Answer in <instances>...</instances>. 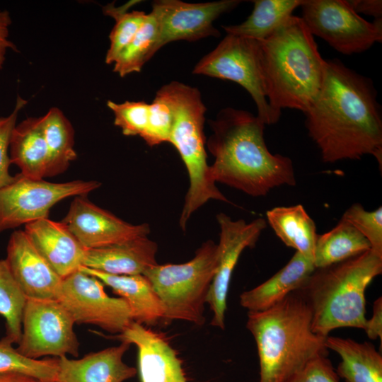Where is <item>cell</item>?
<instances>
[{"label":"cell","instance_id":"8","mask_svg":"<svg viewBox=\"0 0 382 382\" xmlns=\"http://www.w3.org/2000/svg\"><path fill=\"white\" fill-rule=\"evenodd\" d=\"M192 73L238 83L251 96L257 116L265 125L279 121L281 114L271 108L266 96L260 41L227 34L197 63Z\"/></svg>","mask_w":382,"mask_h":382},{"label":"cell","instance_id":"32","mask_svg":"<svg viewBox=\"0 0 382 382\" xmlns=\"http://www.w3.org/2000/svg\"><path fill=\"white\" fill-rule=\"evenodd\" d=\"M16 372L34 377L41 381H55L57 373L56 359H33L25 357L16 348L0 340V373Z\"/></svg>","mask_w":382,"mask_h":382},{"label":"cell","instance_id":"9","mask_svg":"<svg viewBox=\"0 0 382 382\" xmlns=\"http://www.w3.org/2000/svg\"><path fill=\"white\" fill-rule=\"evenodd\" d=\"M301 17L311 33L343 54L369 50L382 41V18L369 22L346 0H304Z\"/></svg>","mask_w":382,"mask_h":382},{"label":"cell","instance_id":"36","mask_svg":"<svg viewBox=\"0 0 382 382\" xmlns=\"http://www.w3.org/2000/svg\"><path fill=\"white\" fill-rule=\"evenodd\" d=\"M26 103L27 100L18 96L11 114L0 117V188L9 184L13 179L9 172L11 164L9 156L10 139L13 129L17 124L18 113Z\"/></svg>","mask_w":382,"mask_h":382},{"label":"cell","instance_id":"3","mask_svg":"<svg viewBox=\"0 0 382 382\" xmlns=\"http://www.w3.org/2000/svg\"><path fill=\"white\" fill-rule=\"evenodd\" d=\"M257 345L258 382H286L310 361L328 356L325 338L312 330L311 308L297 291L264 311H248Z\"/></svg>","mask_w":382,"mask_h":382},{"label":"cell","instance_id":"30","mask_svg":"<svg viewBox=\"0 0 382 382\" xmlns=\"http://www.w3.org/2000/svg\"><path fill=\"white\" fill-rule=\"evenodd\" d=\"M25 301L6 259L0 260V316L6 320V335L2 340L10 344L20 340Z\"/></svg>","mask_w":382,"mask_h":382},{"label":"cell","instance_id":"22","mask_svg":"<svg viewBox=\"0 0 382 382\" xmlns=\"http://www.w3.org/2000/svg\"><path fill=\"white\" fill-rule=\"evenodd\" d=\"M313 261L296 252L286 265L270 279L240 296L241 306L261 311L299 290L315 270Z\"/></svg>","mask_w":382,"mask_h":382},{"label":"cell","instance_id":"37","mask_svg":"<svg viewBox=\"0 0 382 382\" xmlns=\"http://www.w3.org/2000/svg\"><path fill=\"white\" fill-rule=\"evenodd\" d=\"M339 376L327 356L310 361L286 382H340Z\"/></svg>","mask_w":382,"mask_h":382},{"label":"cell","instance_id":"20","mask_svg":"<svg viewBox=\"0 0 382 382\" xmlns=\"http://www.w3.org/2000/svg\"><path fill=\"white\" fill-rule=\"evenodd\" d=\"M157 243L146 237L98 248L88 249L83 266L100 272L123 275L143 274L158 264Z\"/></svg>","mask_w":382,"mask_h":382},{"label":"cell","instance_id":"27","mask_svg":"<svg viewBox=\"0 0 382 382\" xmlns=\"http://www.w3.org/2000/svg\"><path fill=\"white\" fill-rule=\"evenodd\" d=\"M303 1L255 0L253 11L245 21L222 28L228 35L262 41L288 20Z\"/></svg>","mask_w":382,"mask_h":382},{"label":"cell","instance_id":"7","mask_svg":"<svg viewBox=\"0 0 382 382\" xmlns=\"http://www.w3.org/2000/svg\"><path fill=\"white\" fill-rule=\"evenodd\" d=\"M218 246L207 241L192 259L180 264H156L144 273L161 301L164 320L204 323V304L217 268Z\"/></svg>","mask_w":382,"mask_h":382},{"label":"cell","instance_id":"19","mask_svg":"<svg viewBox=\"0 0 382 382\" xmlns=\"http://www.w3.org/2000/svg\"><path fill=\"white\" fill-rule=\"evenodd\" d=\"M131 344L121 341L118 346L90 353L81 359L57 357L56 382H123L134 377L137 369L123 361Z\"/></svg>","mask_w":382,"mask_h":382},{"label":"cell","instance_id":"40","mask_svg":"<svg viewBox=\"0 0 382 382\" xmlns=\"http://www.w3.org/2000/svg\"><path fill=\"white\" fill-rule=\"evenodd\" d=\"M356 13L373 16L380 19L382 16L381 0H349L348 1Z\"/></svg>","mask_w":382,"mask_h":382},{"label":"cell","instance_id":"6","mask_svg":"<svg viewBox=\"0 0 382 382\" xmlns=\"http://www.w3.org/2000/svg\"><path fill=\"white\" fill-rule=\"evenodd\" d=\"M173 112L168 142L178 151L187 169L190 185L185 195L179 224L185 231L192 214L209 199L229 202L209 175L204 134L206 108L200 92L178 81L162 86Z\"/></svg>","mask_w":382,"mask_h":382},{"label":"cell","instance_id":"17","mask_svg":"<svg viewBox=\"0 0 382 382\" xmlns=\"http://www.w3.org/2000/svg\"><path fill=\"white\" fill-rule=\"evenodd\" d=\"M6 260L26 299H57L62 278L40 254L23 230L11 233Z\"/></svg>","mask_w":382,"mask_h":382},{"label":"cell","instance_id":"16","mask_svg":"<svg viewBox=\"0 0 382 382\" xmlns=\"http://www.w3.org/2000/svg\"><path fill=\"white\" fill-rule=\"evenodd\" d=\"M115 337L137 347L141 382H193L163 334L133 321Z\"/></svg>","mask_w":382,"mask_h":382},{"label":"cell","instance_id":"10","mask_svg":"<svg viewBox=\"0 0 382 382\" xmlns=\"http://www.w3.org/2000/svg\"><path fill=\"white\" fill-rule=\"evenodd\" d=\"M100 186L96 180L51 183L18 173L0 188V233L49 218L51 208L61 200L87 195Z\"/></svg>","mask_w":382,"mask_h":382},{"label":"cell","instance_id":"42","mask_svg":"<svg viewBox=\"0 0 382 382\" xmlns=\"http://www.w3.org/2000/svg\"><path fill=\"white\" fill-rule=\"evenodd\" d=\"M42 382H44V381H42ZM49 382H56V381H49Z\"/></svg>","mask_w":382,"mask_h":382},{"label":"cell","instance_id":"13","mask_svg":"<svg viewBox=\"0 0 382 382\" xmlns=\"http://www.w3.org/2000/svg\"><path fill=\"white\" fill-rule=\"evenodd\" d=\"M216 220L220 228L218 262L207 303L213 313L211 325L224 330L227 296L233 270L243 251L255 245L267 223L262 218L250 223L243 219L234 221L224 213L218 214Z\"/></svg>","mask_w":382,"mask_h":382},{"label":"cell","instance_id":"21","mask_svg":"<svg viewBox=\"0 0 382 382\" xmlns=\"http://www.w3.org/2000/svg\"><path fill=\"white\" fill-rule=\"evenodd\" d=\"M79 270L110 286L128 304L133 320L154 325L164 320L165 309L149 279L143 274H112L81 265Z\"/></svg>","mask_w":382,"mask_h":382},{"label":"cell","instance_id":"23","mask_svg":"<svg viewBox=\"0 0 382 382\" xmlns=\"http://www.w3.org/2000/svg\"><path fill=\"white\" fill-rule=\"evenodd\" d=\"M9 156L23 175L33 179L46 177L49 156L42 116L16 124L11 136Z\"/></svg>","mask_w":382,"mask_h":382},{"label":"cell","instance_id":"39","mask_svg":"<svg viewBox=\"0 0 382 382\" xmlns=\"http://www.w3.org/2000/svg\"><path fill=\"white\" fill-rule=\"evenodd\" d=\"M371 340L379 338L382 340V299L378 298L373 304V313L369 319H366L364 329Z\"/></svg>","mask_w":382,"mask_h":382},{"label":"cell","instance_id":"33","mask_svg":"<svg viewBox=\"0 0 382 382\" xmlns=\"http://www.w3.org/2000/svg\"><path fill=\"white\" fill-rule=\"evenodd\" d=\"M146 129L141 137L149 146L168 142L173 123V112L168 98L161 87L149 104Z\"/></svg>","mask_w":382,"mask_h":382},{"label":"cell","instance_id":"1","mask_svg":"<svg viewBox=\"0 0 382 382\" xmlns=\"http://www.w3.org/2000/svg\"><path fill=\"white\" fill-rule=\"evenodd\" d=\"M371 79L327 59L321 88L303 112L324 163L372 155L382 167V118Z\"/></svg>","mask_w":382,"mask_h":382},{"label":"cell","instance_id":"29","mask_svg":"<svg viewBox=\"0 0 382 382\" xmlns=\"http://www.w3.org/2000/svg\"><path fill=\"white\" fill-rule=\"evenodd\" d=\"M159 32L158 21L154 11L146 19L132 40L115 61L113 71L121 77L141 71L144 64L156 52Z\"/></svg>","mask_w":382,"mask_h":382},{"label":"cell","instance_id":"28","mask_svg":"<svg viewBox=\"0 0 382 382\" xmlns=\"http://www.w3.org/2000/svg\"><path fill=\"white\" fill-rule=\"evenodd\" d=\"M45 142L48 150L46 177L65 172L77 154L74 150V130L62 111L51 108L42 116Z\"/></svg>","mask_w":382,"mask_h":382},{"label":"cell","instance_id":"18","mask_svg":"<svg viewBox=\"0 0 382 382\" xmlns=\"http://www.w3.org/2000/svg\"><path fill=\"white\" fill-rule=\"evenodd\" d=\"M23 231L40 254L62 279L83 265L88 249L63 222L45 218L25 225Z\"/></svg>","mask_w":382,"mask_h":382},{"label":"cell","instance_id":"26","mask_svg":"<svg viewBox=\"0 0 382 382\" xmlns=\"http://www.w3.org/2000/svg\"><path fill=\"white\" fill-rule=\"evenodd\" d=\"M371 249L368 240L352 224L341 219L332 229L318 235L313 265L316 269L326 267Z\"/></svg>","mask_w":382,"mask_h":382},{"label":"cell","instance_id":"35","mask_svg":"<svg viewBox=\"0 0 382 382\" xmlns=\"http://www.w3.org/2000/svg\"><path fill=\"white\" fill-rule=\"evenodd\" d=\"M149 105L144 101L107 102V106L114 114L115 125L126 136L143 135L148 124Z\"/></svg>","mask_w":382,"mask_h":382},{"label":"cell","instance_id":"41","mask_svg":"<svg viewBox=\"0 0 382 382\" xmlns=\"http://www.w3.org/2000/svg\"><path fill=\"white\" fill-rule=\"evenodd\" d=\"M0 382H42L30 376L16 372H1Z\"/></svg>","mask_w":382,"mask_h":382},{"label":"cell","instance_id":"11","mask_svg":"<svg viewBox=\"0 0 382 382\" xmlns=\"http://www.w3.org/2000/svg\"><path fill=\"white\" fill-rule=\"evenodd\" d=\"M73 318L57 299H26L16 349L25 357L79 355Z\"/></svg>","mask_w":382,"mask_h":382},{"label":"cell","instance_id":"4","mask_svg":"<svg viewBox=\"0 0 382 382\" xmlns=\"http://www.w3.org/2000/svg\"><path fill=\"white\" fill-rule=\"evenodd\" d=\"M265 92L272 109L304 112L319 92L326 60L301 17L292 15L260 41Z\"/></svg>","mask_w":382,"mask_h":382},{"label":"cell","instance_id":"25","mask_svg":"<svg viewBox=\"0 0 382 382\" xmlns=\"http://www.w3.org/2000/svg\"><path fill=\"white\" fill-rule=\"evenodd\" d=\"M266 216L277 236L286 246L313 261L316 226L301 204L274 207L266 212Z\"/></svg>","mask_w":382,"mask_h":382},{"label":"cell","instance_id":"34","mask_svg":"<svg viewBox=\"0 0 382 382\" xmlns=\"http://www.w3.org/2000/svg\"><path fill=\"white\" fill-rule=\"evenodd\" d=\"M342 219L357 228L369 242L371 250L382 257V207L366 211L358 203L343 214Z\"/></svg>","mask_w":382,"mask_h":382},{"label":"cell","instance_id":"2","mask_svg":"<svg viewBox=\"0 0 382 382\" xmlns=\"http://www.w3.org/2000/svg\"><path fill=\"white\" fill-rule=\"evenodd\" d=\"M212 133L206 145L214 156L209 175L253 197L296 184L292 161L273 154L264 139L265 124L251 112L226 108L210 122Z\"/></svg>","mask_w":382,"mask_h":382},{"label":"cell","instance_id":"24","mask_svg":"<svg viewBox=\"0 0 382 382\" xmlns=\"http://www.w3.org/2000/svg\"><path fill=\"white\" fill-rule=\"evenodd\" d=\"M326 347L341 358L335 369L346 382H382V356L370 342L328 336Z\"/></svg>","mask_w":382,"mask_h":382},{"label":"cell","instance_id":"31","mask_svg":"<svg viewBox=\"0 0 382 382\" xmlns=\"http://www.w3.org/2000/svg\"><path fill=\"white\" fill-rule=\"evenodd\" d=\"M137 2L139 1H132L120 7H115L114 4H109L103 8L105 15L115 20V26L109 35L110 43L105 56L106 64L115 62L122 51L132 40L146 19L147 13L144 11H127L128 8Z\"/></svg>","mask_w":382,"mask_h":382},{"label":"cell","instance_id":"12","mask_svg":"<svg viewBox=\"0 0 382 382\" xmlns=\"http://www.w3.org/2000/svg\"><path fill=\"white\" fill-rule=\"evenodd\" d=\"M56 299L76 324L94 325L119 335L134 321L123 299L108 296L102 282L79 269L62 279Z\"/></svg>","mask_w":382,"mask_h":382},{"label":"cell","instance_id":"38","mask_svg":"<svg viewBox=\"0 0 382 382\" xmlns=\"http://www.w3.org/2000/svg\"><path fill=\"white\" fill-rule=\"evenodd\" d=\"M11 23L12 21L9 12L0 9V69L4 64L8 50L18 52L16 46L9 40V28Z\"/></svg>","mask_w":382,"mask_h":382},{"label":"cell","instance_id":"14","mask_svg":"<svg viewBox=\"0 0 382 382\" xmlns=\"http://www.w3.org/2000/svg\"><path fill=\"white\" fill-rule=\"evenodd\" d=\"M241 1L221 0L205 3H187L179 0H158L152 11L158 21L159 32L156 52L177 40L196 41L207 37H218L220 32L214 21L221 14L235 8Z\"/></svg>","mask_w":382,"mask_h":382},{"label":"cell","instance_id":"5","mask_svg":"<svg viewBox=\"0 0 382 382\" xmlns=\"http://www.w3.org/2000/svg\"><path fill=\"white\" fill-rule=\"evenodd\" d=\"M381 272L382 257L371 250L315 269L297 290L311 308L313 331L326 337L337 328L364 329L365 291Z\"/></svg>","mask_w":382,"mask_h":382},{"label":"cell","instance_id":"15","mask_svg":"<svg viewBox=\"0 0 382 382\" xmlns=\"http://www.w3.org/2000/svg\"><path fill=\"white\" fill-rule=\"evenodd\" d=\"M63 222L86 248L122 243L150 233L148 224H132L91 202L86 195L74 197Z\"/></svg>","mask_w":382,"mask_h":382}]
</instances>
